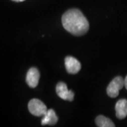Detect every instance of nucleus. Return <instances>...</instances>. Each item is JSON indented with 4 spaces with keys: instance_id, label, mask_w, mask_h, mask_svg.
Listing matches in <instances>:
<instances>
[{
    "instance_id": "obj_1",
    "label": "nucleus",
    "mask_w": 127,
    "mask_h": 127,
    "mask_svg": "<svg viewBox=\"0 0 127 127\" xmlns=\"http://www.w3.org/2000/svg\"><path fill=\"white\" fill-rule=\"evenodd\" d=\"M62 26L66 31L73 35L81 36L86 34L89 29V23L80 10H68L62 17Z\"/></svg>"
},
{
    "instance_id": "obj_2",
    "label": "nucleus",
    "mask_w": 127,
    "mask_h": 127,
    "mask_svg": "<svg viewBox=\"0 0 127 127\" xmlns=\"http://www.w3.org/2000/svg\"><path fill=\"white\" fill-rule=\"evenodd\" d=\"M28 110L31 113L36 117H43L47 112V106L41 100L32 99L28 102Z\"/></svg>"
},
{
    "instance_id": "obj_3",
    "label": "nucleus",
    "mask_w": 127,
    "mask_h": 127,
    "mask_svg": "<svg viewBox=\"0 0 127 127\" xmlns=\"http://www.w3.org/2000/svg\"><path fill=\"white\" fill-rule=\"evenodd\" d=\"M124 86V79L122 76H117L110 82L107 88V93L110 97H116L119 91Z\"/></svg>"
},
{
    "instance_id": "obj_4",
    "label": "nucleus",
    "mask_w": 127,
    "mask_h": 127,
    "mask_svg": "<svg viewBox=\"0 0 127 127\" xmlns=\"http://www.w3.org/2000/svg\"><path fill=\"white\" fill-rule=\"evenodd\" d=\"M56 93L60 98L67 101H73L74 93L71 90H68L67 86L63 82H59L56 86Z\"/></svg>"
},
{
    "instance_id": "obj_5",
    "label": "nucleus",
    "mask_w": 127,
    "mask_h": 127,
    "mask_svg": "<svg viewBox=\"0 0 127 127\" xmlns=\"http://www.w3.org/2000/svg\"><path fill=\"white\" fill-rule=\"evenodd\" d=\"M65 67L68 73L76 74L80 71L81 68V64L77 59L68 56L65 58L64 60Z\"/></svg>"
},
{
    "instance_id": "obj_6",
    "label": "nucleus",
    "mask_w": 127,
    "mask_h": 127,
    "mask_svg": "<svg viewBox=\"0 0 127 127\" xmlns=\"http://www.w3.org/2000/svg\"><path fill=\"white\" fill-rule=\"evenodd\" d=\"M40 76V72L37 68L35 67L30 68L26 75V83L28 86L32 88L37 87L39 83Z\"/></svg>"
},
{
    "instance_id": "obj_7",
    "label": "nucleus",
    "mask_w": 127,
    "mask_h": 127,
    "mask_svg": "<svg viewBox=\"0 0 127 127\" xmlns=\"http://www.w3.org/2000/svg\"><path fill=\"white\" fill-rule=\"evenodd\" d=\"M116 116L119 119L126 118L127 116V100L122 99L117 101L115 105Z\"/></svg>"
},
{
    "instance_id": "obj_8",
    "label": "nucleus",
    "mask_w": 127,
    "mask_h": 127,
    "mask_svg": "<svg viewBox=\"0 0 127 127\" xmlns=\"http://www.w3.org/2000/svg\"><path fill=\"white\" fill-rule=\"evenodd\" d=\"M58 122V117L55 113V110L52 109H50L47 110V113L43 116L42 119L41 124L42 125H50L53 126L56 124Z\"/></svg>"
},
{
    "instance_id": "obj_9",
    "label": "nucleus",
    "mask_w": 127,
    "mask_h": 127,
    "mask_svg": "<svg viewBox=\"0 0 127 127\" xmlns=\"http://www.w3.org/2000/svg\"><path fill=\"white\" fill-rule=\"evenodd\" d=\"M95 124L99 127H114L115 125L110 119L102 115H99L95 119Z\"/></svg>"
},
{
    "instance_id": "obj_10",
    "label": "nucleus",
    "mask_w": 127,
    "mask_h": 127,
    "mask_svg": "<svg viewBox=\"0 0 127 127\" xmlns=\"http://www.w3.org/2000/svg\"><path fill=\"white\" fill-rule=\"evenodd\" d=\"M124 86H125V88H127V76L124 78Z\"/></svg>"
},
{
    "instance_id": "obj_11",
    "label": "nucleus",
    "mask_w": 127,
    "mask_h": 127,
    "mask_svg": "<svg viewBox=\"0 0 127 127\" xmlns=\"http://www.w3.org/2000/svg\"><path fill=\"white\" fill-rule=\"evenodd\" d=\"M12 1H16V2H21V1H25V0H12Z\"/></svg>"
}]
</instances>
